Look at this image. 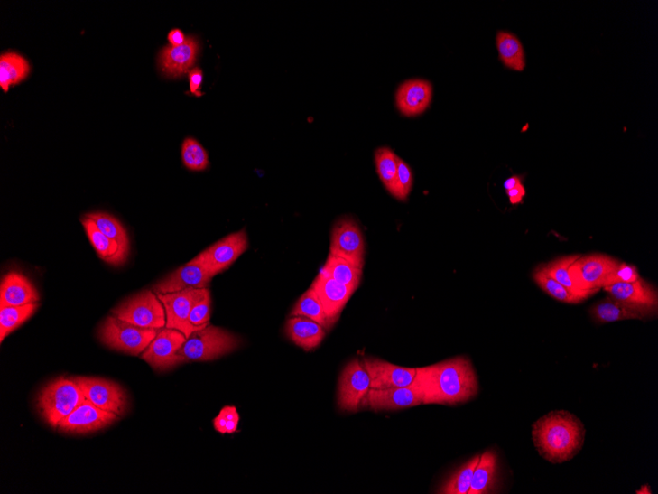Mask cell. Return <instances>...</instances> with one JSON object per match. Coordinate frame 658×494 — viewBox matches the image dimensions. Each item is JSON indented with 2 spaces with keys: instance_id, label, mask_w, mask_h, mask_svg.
Returning a JSON list of instances; mask_svg holds the SVG:
<instances>
[{
  "instance_id": "cell-1",
  "label": "cell",
  "mask_w": 658,
  "mask_h": 494,
  "mask_svg": "<svg viewBox=\"0 0 658 494\" xmlns=\"http://www.w3.org/2000/svg\"><path fill=\"white\" fill-rule=\"evenodd\" d=\"M414 381L422 393L423 405H456L470 401L479 392L477 373L467 357L417 368Z\"/></svg>"
},
{
  "instance_id": "cell-2",
  "label": "cell",
  "mask_w": 658,
  "mask_h": 494,
  "mask_svg": "<svg viewBox=\"0 0 658 494\" xmlns=\"http://www.w3.org/2000/svg\"><path fill=\"white\" fill-rule=\"evenodd\" d=\"M533 440L539 455L562 464L578 455L585 443L586 427L567 411L548 413L533 424Z\"/></svg>"
},
{
  "instance_id": "cell-3",
  "label": "cell",
  "mask_w": 658,
  "mask_h": 494,
  "mask_svg": "<svg viewBox=\"0 0 658 494\" xmlns=\"http://www.w3.org/2000/svg\"><path fill=\"white\" fill-rule=\"evenodd\" d=\"M241 340L232 332L209 325L193 331L175 357V367L190 361L219 359L238 349Z\"/></svg>"
},
{
  "instance_id": "cell-4",
  "label": "cell",
  "mask_w": 658,
  "mask_h": 494,
  "mask_svg": "<svg viewBox=\"0 0 658 494\" xmlns=\"http://www.w3.org/2000/svg\"><path fill=\"white\" fill-rule=\"evenodd\" d=\"M79 387L72 379L60 378L49 384L39 396L38 406L45 421L53 428L85 401Z\"/></svg>"
},
{
  "instance_id": "cell-5",
  "label": "cell",
  "mask_w": 658,
  "mask_h": 494,
  "mask_svg": "<svg viewBox=\"0 0 658 494\" xmlns=\"http://www.w3.org/2000/svg\"><path fill=\"white\" fill-rule=\"evenodd\" d=\"M158 332L157 329L140 328L113 315L105 320L99 337L107 348L137 357L148 348Z\"/></svg>"
},
{
  "instance_id": "cell-6",
  "label": "cell",
  "mask_w": 658,
  "mask_h": 494,
  "mask_svg": "<svg viewBox=\"0 0 658 494\" xmlns=\"http://www.w3.org/2000/svg\"><path fill=\"white\" fill-rule=\"evenodd\" d=\"M113 315L134 326L161 330L166 327L163 303L151 290H144L113 310Z\"/></svg>"
},
{
  "instance_id": "cell-7",
  "label": "cell",
  "mask_w": 658,
  "mask_h": 494,
  "mask_svg": "<svg viewBox=\"0 0 658 494\" xmlns=\"http://www.w3.org/2000/svg\"><path fill=\"white\" fill-rule=\"evenodd\" d=\"M619 264V261L607 255L590 254L579 256V259L570 266L569 271L581 292L595 295L601 288L607 285L610 276Z\"/></svg>"
},
{
  "instance_id": "cell-8",
  "label": "cell",
  "mask_w": 658,
  "mask_h": 494,
  "mask_svg": "<svg viewBox=\"0 0 658 494\" xmlns=\"http://www.w3.org/2000/svg\"><path fill=\"white\" fill-rule=\"evenodd\" d=\"M371 390V378L363 360H351L339 379L338 405L343 412L357 413Z\"/></svg>"
},
{
  "instance_id": "cell-9",
  "label": "cell",
  "mask_w": 658,
  "mask_h": 494,
  "mask_svg": "<svg viewBox=\"0 0 658 494\" xmlns=\"http://www.w3.org/2000/svg\"><path fill=\"white\" fill-rule=\"evenodd\" d=\"M249 247L245 230L230 234L204 250L194 260L200 263L214 277L232 266Z\"/></svg>"
},
{
  "instance_id": "cell-10",
  "label": "cell",
  "mask_w": 658,
  "mask_h": 494,
  "mask_svg": "<svg viewBox=\"0 0 658 494\" xmlns=\"http://www.w3.org/2000/svg\"><path fill=\"white\" fill-rule=\"evenodd\" d=\"M329 254L342 257L354 266L363 268L365 239L357 222L352 219H341L334 224Z\"/></svg>"
},
{
  "instance_id": "cell-11",
  "label": "cell",
  "mask_w": 658,
  "mask_h": 494,
  "mask_svg": "<svg viewBox=\"0 0 658 494\" xmlns=\"http://www.w3.org/2000/svg\"><path fill=\"white\" fill-rule=\"evenodd\" d=\"M85 399L99 409L123 415L127 409V396L122 387L115 382L99 378L75 377Z\"/></svg>"
},
{
  "instance_id": "cell-12",
  "label": "cell",
  "mask_w": 658,
  "mask_h": 494,
  "mask_svg": "<svg viewBox=\"0 0 658 494\" xmlns=\"http://www.w3.org/2000/svg\"><path fill=\"white\" fill-rule=\"evenodd\" d=\"M209 288H190L181 292L157 294L166 311V328L178 330L187 339L198 331L190 323V314L194 304L207 294Z\"/></svg>"
},
{
  "instance_id": "cell-13",
  "label": "cell",
  "mask_w": 658,
  "mask_h": 494,
  "mask_svg": "<svg viewBox=\"0 0 658 494\" xmlns=\"http://www.w3.org/2000/svg\"><path fill=\"white\" fill-rule=\"evenodd\" d=\"M187 337L174 329H161L155 339L143 352L142 359L157 371H166L175 367V357Z\"/></svg>"
},
{
  "instance_id": "cell-14",
  "label": "cell",
  "mask_w": 658,
  "mask_h": 494,
  "mask_svg": "<svg viewBox=\"0 0 658 494\" xmlns=\"http://www.w3.org/2000/svg\"><path fill=\"white\" fill-rule=\"evenodd\" d=\"M117 420L116 415L103 411L85 400L70 415L63 418L59 429L62 433L85 434L98 432Z\"/></svg>"
},
{
  "instance_id": "cell-15",
  "label": "cell",
  "mask_w": 658,
  "mask_h": 494,
  "mask_svg": "<svg viewBox=\"0 0 658 494\" xmlns=\"http://www.w3.org/2000/svg\"><path fill=\"white\" fill-rule=\"evenodd\" d=\"M423 405V396L415 381L401 388L370 390L362 407L373 411H396Z\"/></svg>"
},
{
  "instance_id": "cell-16",
  "label": "cell",
  "mask_w": 658,
  "mask_h": 494,
  "mask_svg": "<svg viewBox=\"0 0 658 494\" xmlns=\"http://www.w3.org/2000/svg\"><path fill=\"white\" fill-rule=\"evenodd\" d=\"M213 276L200 263L192 259L154 285L156 294H168L190 288H208Z\"/></svg>"
},
{
  "instance_id": "cell-17",
  "label": "cell",
  "mask_w": 658,
  "mask_h": 494,
  "mask_svg": "<svg viewBox=\"0 0 658 494\" xmlns=\"http://www.w3.org/2000/svg\"><path fill=\"white\" fill-rule=\"evenodd\" d=\"M371 378V390L401 388L412 385L415 379L416 368L399 367L379 359H362Z\"/></svg>"
},
{
  "instance_id": "cell-18",
  "label": "cell",
  "mask_w": 658,
  "mask_h": 494,
  "mask_svg": "<svg viewBox=\"0 0 658 494\" xmlns=\"http://www.w3.org/2000/svg\"><path fill=\"white\" fill-rule=\"evenodd\" d=\"M310 287L315 290L331 323L336 324L355 290L334 281L321 271Z\"/></svg>"
},
{
  "instance_id": "cell-19",
  "label": "cell",
  "mask_w": 658,
  "mask_h": 494,
  "mask_svg": "<svg viewBox=\"0 0 658 494\" xmlns=\"http://www.w3.org/2000/svg\"><path fill=\"white\" fill-rule=\"evenodd\" d=\"M199 51V41L194 36L188 37L181 46H166L161 49L158 63L162 72L168 78H180L190 72L197 61Z\"/></svg>"
},
{
  "instance_id": "cell-20",
  "label": "cell",
  "mask_w": 658,
  "mask_h": 494,
  "mask_svg": "<svg viewBox=\"0 0 658 494\" xmlns=\"http://www.w3.org/2000/svg\"><path fill=\"white\" fill-rule=\"evenodd\" d=\"M603 289L620 303L657 312V289L643 278L635 283L613 284Z\"/></svg>"
},
{
  "instance_id": "cell-21",
  "label": "cell",
  "mask_w": 658,
  "mask_h": 494,
  "mask_svg": "<svg viewBox=\"0 0 658 494\" xmlns=\"http://www.w3.org/2000/svg\"><path fill=\"white\" fill-rule=\"evenodd\" d=\"M590 315L597 323L608 324L625 320H650L657 312L620 303L608 295L591 307Z\"/></svg>"
},
{
  "instance_id": "cell-22",
  "label": "cell",
  "mask_w": 658,
  "mask_h": 494,
  "mask_svg": "<svg viewBox=\"0 0 658 494\" xmlns=\"http://www.w3.org/2000/svg\"><path fill=\"white\" fill-rule=\"evenodd\" d=\"M431 96L433 88L429 81L421 79L406 81L397 90V108L404 116H418L427 110Z\"/></svg>"
},
{
  "instance_id": "cell-23",
  "label": "cell",
  "mask_w": 658,
  "mask_h": 494,
  "mask_svg": "<svg viewBox=\"0 0 658 494\" xmlns=\"http://www.w3.org/2000/svg\"><path fill=\"white\" fill-rule=\"evenodd\" d=\"M39 294L33 284L23 274H7L0 288V305L23 306L39 303Z\"/></svg>"
},
{
  "instance_id": "cell-24",
  "label": "cell",
  "mask_w": 658,
  "mask_h": 494,
  "mask_svg": "<svg viewBox=\"0 0 658 494\" xmlns=\"http://www.w3.org/2000/svg\"><path fill=\"white\" fill-rule=\"evenodd\" d=\"M285 332L289 340L307 351L318 348L327 335L325 328L305 317L288 319Z\"/></svg>"
},
{
  "instance_id": "cell-25",
  "label": "cell",
  "mask_w": 658,
  "mask_h": 494,
  "mask_svg": "<svg viewBox=\"0 0 658 494\" xmlns=\"http://www.w3.org/2000/svg\"><path fill=\"white\" fill-rule=\"evenodd\" d=\"M498 458L493 451H487L480 456L479 463L474 471L468 494L493 493L497 486Z\"/></svg>"
},
{
  "instance_id": "cell-26",
  "label": "cell",
  "mask_w": 658,
  "mask_h": 494,
  "mask_svg": "<svg viewBox=\"0 0 658 494\" xmlns=\"http://www.w3.org/2000/svg\"><path fill=\"white\" fill-rule=\"evenodd\" d=\"M81 222L97 254H98L102 260L115 266L122 265L126 261L121 252L120 246L114 240L107 238L96 227L92 219L85 216L81 219Z\"/></svg>"
},
{
  "instance_id": "cell-27",
  "label": "cell",
  "mask_w": 658,
  "mask_h": 494,
  "mask_svg": "<svg viewBox=\"0 0 658 494\" xmlns=\"http://www.w3.org/2000/svg\"><path fill=\"white\" fill-rule=\"evenodd\" d=\"M30 72L28 61L17 52L8 51L0 57V86L5 92L10 86L24 80Z\"/></svg>"
},
{
  "instance_id": "cell-28",
  "label": "cell",
  "mask_w": 658,
  "mask_h": 494,
  "mask_svg": "<svg viewBox=\"0 0 658 494\" xmlns=\"http://www.w3.org/2000/svg\"><path fill=\"white\" fill-rule=\"evenodd\" d=\"M320 271L333 278L334 281L354 290L358 288L363 274V268L330 254Z\"/></svg>"
},
{
  "instance_id": "cell-29",
  "label": "cell",
  "mask_w": 658,
  "mask_h": 494,
  "mask_svg": "<svg viewBox=\"0 0 658 494\" xmlns=\"http://www.w3.org/2000/svg\"><path fill=\"white\" fill-rule=\"evenodd\" d=\"M497 49L505 67L515 71L525 68V55L522 42L514 34L501 31L497 35Z\"/></svg>"
},
{
  "instance_id": "cell-30",
  "label": "cell",
  "mask_w": 658,
  "mask_h": 494,
  "mask_svg": "<svg viewBox=\"0 0 658 494\" xmlns=\"http://www.w3.org/2000/svg\"><path fill=\"white\" fill-rule=\"evenodd\" d=\"M291 317H305L310 319L317 322V323L326 330L333 327V324L326 314L325 308H323L320 302L315 290L311 287L299 298L292 312H291Z\"/></svg>"
},
{
  "instance_id": "cell-31",
  "label": "cell",
  "mask_w": 658,
  "mask_h": 494,
  "mask_svg": "<svg viewBox=\"0 0 658 494\" xmlns=\"http://www.w3.org/2000/svg\"><path fill=\"white\" fill-rule=\"evenodd\" d=\"M86 217L92 219L96 227L104 233L107 238L114 240L120 246L123 256L127 257L129 252L128 236L120 221L110 214L105 212H94L86 214Z\"/></svg>"
},
{
  "instance_id": "cell-32",
  "label": "cell",
  "mask_w": 658,
  "mask_h": 494,
  "mask_svg": "<svg viewBox=\"0 0 658 494\" xmlns=\"http://www.w3.org/2000/svg\"><path fill=\"white\" fill-rule=\"evenodd\" d=\"M579 257V255L560 257V259L544 265L543 267L550 276L553 277L555 281L565 286L570 293L586 300L593 295L581 292L574 282V279L571 278L569 271L570 266L577 261Z\"/></svg>"
},
{
  "instance_id": "cell-33",
  "label": "cell",
  "mask_w": 658,
  "mask_h": 494,
  "mask_svg": "<svg viewBox=\"0 0 658 494\" xmlns=\"http://www.w3.org/2000/svg\"><path fill=\"white\" fill-rule=\"evenodd\" d=\"M38 303L23 306H5L0 310V340H4L25 323V322L36 312Z\"/></svg>"
},
{
  "instance_id": "cell-34",
  "label": "cell",
  "mask_w": 658,
  "mask_h": 494,
  "mask_svg": "<svg viewBox=\"0 0 658 494\" xmlns=\"http://www.w3.org/2000/svg\"><path fill=\"white\" fill-rule=\"evenodd\" d=\"M533 278L534 282L543 290L544 293L558 300L560 303L579 304L585 300L570 293L565 286L555 281L553 277L547 274L543 266L536 268V271L533 274Z\"/></svg>"
},
{
  "instance_id": "cell-35",
  "label": "cell",
  "mask_w": 658,
  "mask_h": 494,
  "mask_svg": "<svg viewBox=\"0 0 658 494\" xmlns=\"http://www.w3.org/2000/svg\"><path fill=\"white\" fill-rule=\"evenodd\" d=\"M481 455L471 458L467 464L459 468L454 475L450 477L438 493L444 494H468L471 481Z\"/></svg>"
},
{
  "instance_id": "cell-36",
  "label": "cell",
  "mask_w": 658,
  "mask_h": 494,
  "mask_svg": "<svg viewBox=\"0 0 658 494\" xmlns=\"http://www.w3.org/2000/svg\"><path fill=\"white\" fill-rule=\"evenodd\" d=\"M377 175H379L385 189L392 192L397 174L398 157L392 149L382 147L375 154Z\"/></svg>"
},
{
  "instance_id": "cell-37",
  "label": "cell",
  "mask_w": 658,
  "mask_h": 494,
  "mask_svg": "<svg viewBox=\"0 0 658 494\" xmlns=\"http://www.w3.org/2000/svg\"><path fill=\"white\" fill-rule=\"evenodd\" d=\"M181 157L183 164L192 171H203L209 165V159L207 150L197 141L188 137L181 146Z\"/></svg>"
},
{
  "instance_id": "cell-38",
  "label": "cell",
  "mask_w": 658,
  "mask_h": 494,
  "mask_svg": "<svg viewBox=\"0 0 658 494\" xmlns=\"http://www.w3.org/2000/svg\"><path fill=\"white\" fill-rule=\"evenodd\" d=\"M413 186V174L412 169L401 158H398L397 174L394 181L392 195L398 200H406Z\"/></svg>"
},
{
  "instance_id": "cell-39",
  "label": "cell",
  "mask_w": 658,
  "mask_h": 494,
  "mask_svg": "<svg viewBox=\"0 0 658 494\" xmlns=\"http://www.w3.org/2000/svg\"><path fill=\"white\" fill-rule=\"evenodd\" d=\"M210 292L208 290L199 302L193 305L190 314V323L200 330L209 325L210 320Z\"/></svg>"
},
{
  "instance_id": "cell-40",
  "label": "cell",
  "mask_w": 658,
  "mask_h": 494,
  "mask_svg": "<svg viewBox=\"0 0 658 494\" xmlns=\"http://www.w3.org/2000/svg\"><path fill=\"white\" fill-rule=\"evenodd\" d=\"M640 278L638 268L635 266L620 263L616 270L610 276L607 286L617 283H635Z\"/></svg>"
},
{
  "instance_id": "cell-41",
  "label": "cell",
  "mask_w": 658,
  "mask_h": 494,
  "mask_svg": "<svg viewBox=\"0 0 658 494\" xmlns=\"http://www.w3.org/2000/svg\"><path fill=\"white\" fill-rule=\"evenodd\" d=\"M227 420V426H226V433L231 434L236 432L239 425V414L236 412L234 406H226L220 412Z\"/></svg>"
},
{
  "instance_id": "cell-42",
  "label": "cell",
  "mask_w": 658,
  "mask_h": 494,
  "mask_svg": "<svg viewBox=\"0 0 658 494\" xmlns=\"http://www.w3.org/2000/svg\"><path fill=\"white\" fill-rule=\"evenodd\" d=\"M190 93L198 97L203 96L200 91V86L203 82V72L199 68H193L189 72Z\"/></svg>"
},
{
  "instance_id": "cell-43",
  "label": "cell",
  "mask_w": 658,
  "mask_h": 494,
  "mask_svg": "<svg viewBox=\"0 0 658 494\" xmlns=\"http://www.w3.org/2000/svg\"><path fill=\"white\" fill-rule=\"evenodd\" d=\"M506 195H508L512 206L521 205L526 196V189L524 184H521L512 190L506 191Z\"/></svg>"
},
{
  "instance_id": "cell-44",
  "label": "cell",
  "mask_w": 658,
  "mask_h": 494,
  "mask_svg": "<svg viewBox=\"0 0 658 494\" xmlns=\"http://www.w3.org/2000/svg\"><path fill=\"white\" fill-rule=\"evenodd\" d=\"M187 37L183 34V32L180 29H172L169 32L168 41L171 46H181L185 44Z\"/></svg>"
},
{
  "instance_id": "cell-45",
  "label": "cell",
  "mask_w": 658,
  "mask_h": 494,
  "mask_svg": "<svg viewBox=\"0 0 658 494\" xmlns=\"http://www.w3.org/2000/svg\"><path fill=\"white\" fill-rule=\"evenodd\" d=\"M523 181H524L523 176H513L505 181L504 189L505 190V191L512 190V189L515 188L516 186L523 184Z\"/></svg>"
},
{
  "instance_id": "cell-46",
  "label": "cell",
  "mask_w": 658,
  "mask_h": 494,
  "mask_svg": "<svg viewBox=\"0 0 658 494\" xmlns=\"http://www.w3.org/2000/svg\"><path fill=\"white\" fill-rule=\"evenodd\" d=\"M226 426H227V420H226L225 416L220 413L214 420V427L218 433L226 434Z\"/></svg>"
}]
</instances>
